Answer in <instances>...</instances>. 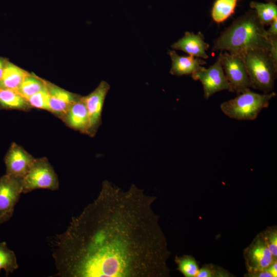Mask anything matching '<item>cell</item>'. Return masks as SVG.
<instances>
[{"label":"cell","instance_id":"obj_1","mask_svg":"<svg viewBox=\"0 0 277 277\" xmlns=\"http://www.w3.org/2000/svg\"><path fill=\"white\" fill-rule=\"evenodd\" d=\"M132 184L107 180L97 197L56 235L52 256L63 277H168L170 255L153 204Z\"/></svg>","mask_w":277,"mask_h":277},{"label":"cell","instance_id":"obj_2","mask_svg":"<svg viewBox=\"0 0 277 277\" xmlns=\"http://www.w3.org/2000/svg\"><path fill=\"white\" fill-rule=\"evenodd\" d=\"M269 48L266 30L252 9L235 19L213 41L212 50L240 53L258 49L269 51Z\"/></svg>","mask_w":277,"mask_h":277},{"label":"cell","instance_id":"obj_3","mask_svg":"<svg viewBox=\"0 0 277 277\" xmlns=\"http://www.w3.org/2000/svg\"><path fill=\"white\" fill-rule=\"evenodd\" d=\"M240 53L243 58L251 88L265 93L271 92L276 78L277 64L273 61L269 51L258 49Z\"/></svg>","mask_w":277,"mask_h":277},{"label":"cell","instance_id":"obj_4","mask_svg":"<svg viewBox=\"0 0 277 277\" xmlns=\"http://www.w3.org/2000/svg\"><path fill=\"white\" fill-rule=\"evenodd\" d=\"M275 95L272 91L260 94L249 89L223 103L220 107L222 111L231 118L252 121L257 118L263 109L268 107L270 101Z\"/></svg>","mask_w":277,"mask_h":277},{"label":"cell","instance_id":"obj_5","mask_svg":"<svg viewBox=\"0 0 277 277\" xmlns=\"http://www.w3.org/2000/svg\"><path fill=\"white\" fill-rule=\"evenodd\" d=\"M21 182L23 193L38 189L55 191L59 186L57 175L46 157L35 158L29 170Z\"/></svg>","mask_w":277,"mask_h":277},{"label":"cell","instance_id":"obj_6","mask_svg":"<svg viewBox=\"0 0 277 277\" xmlns=\"http://www.w3.org/2000/svg\"><path fill=\"white\" fill-rule=\"evenodd\" d=\"M221 61L231 92L238 94L251 88V85L241 53L221 51Z\"/></svg>","mask_w":277,"mask_h":277},{"label":"cell","instance_id":"obj_7","mask_svg":"<svg viewBox=\"0 0 277 277\" xmlns=\"http://www.w3.org/2000/svg\"><path fill=\"white\" fill-rule=\"evenodd\" d=\"M221 51L216 61L208 68L195 72L191 74L195 81H199L203 88L204 97L208 99L214 93L228 90L231 92L230 85L225 76L221 61Z\"/></svg>","mask_w":277,"mask_h":277},{"label":"cell","instance_id":"obj_8","mask_svg":"<svg viewBox=\"0 0 277 277\" xmlns=\"http://www.w3.org/2000/svg\"><path fill=\"white\" fill-rule=\"evenodd\" d=\"M110 86L102 81L98 86L89 94L82 96L87 108L89 125L87 135L93 137L102 125V112L106 95Z\"/></svg>","mask_w":277,"mask_h":277},{"label":"cell","instance_id":"obj_9","mask_svg":"<svg viewBox=\"0 0 277 277\" xmlns=\"http://www.w3.org/2000/svg\"><path fill=\"white\" fill-rule=\"evenodd\" d=\"M21 193V180L6 174L0 177V221L2 224L12 217Z\"/></svg>","mask_w":277,"mask_h":277},{"label":"cell","instance_id":"obj_10","mask_svg":"<svg viewBox=\"0 0 277 277\" xmlns=\"http://www.w3.org/2000/svg\"><path fill=\"white\" fill-rule=\"evenodd\" d=\"M244 258L248 272L266 270L276 260L260 234L245 250Z\"/></svg>","mask_w":277,"mask_h":277},{"label":"cell","instance_id":"obj_11","mask_svg":"<svg viewBox=\"0 0 277 277\" xmlns=\"http://www.w3.org/2000/svg\"><path fill=\"white\" fill-rule=\"evenodd\" d=\"M34 159L22 146L13 143L4 159L6 174L22 180L29 170Z\"/></svg>","mask_w":277,"mask_h":277},{"label":"cell","instance_id":"obj_12","mask_svg":"<svg viewBox=\"0 0 277 277\" xmlns=\"http://www.w3.org/2000/svg\"><path fill=\"white\" fill-rule=\"evenodd\" d=\"M49 94V111L62 119L81 96L45 81Z\"/></svg>","mask_w":277,"mask_h":277},{"label":"cell","instance_id":"obj_13","mask_svg":"<svg viewBox=\"0 0 277 277\" xmlns=\"http://www.w3.org/2000/svg\"><path fill=\"white\" fill-rule=\"evenodd\" d=\"M209 47V45L204 41V37L201 32L197 34L186 32L183 37L171 45L173 49L182 50L189 55L204 59L209 57L206 53Z\"/></svg>","mask_w":277,"mask_h":277},{"label":"cell","instance_id":"obj_14","mask_svg":"<svg viewBox=\"0 0 277 277\" xmlns=\"http://www.w3.org/2000/svg\"><path fill=\"white\" fill-rule=\"evenodd\" d=\"M66 125L74 130L87 134L89 120L86 106L81 96L62 119Z\"/></svg>","mask_w":277,"mask_h":277},{"label":"cell","instance_id":"obj_15","mask_svg":"<svg viewBox=\"0 0 277 277\" xmlns=\"http://www.w3.org/2000/svg\"><path fill=\"white\" fill-rule=\"evenodd\" d=\"M168 54L172 61L170 73L178 76L183 75L192 74L195 72L202 70L204 67L201 66L206 63L199 57L191 55L181 56L175 51L168 50Z\"/></svg>","mask_w":277,"mask_h":277},{"label":"cell","instance_id":"obj_16","mask_svg":"<svg viewBox=\"0 0 277 277\" xmlns=\"http://www.w3.org/2000/svg\"><path fill=\"white\" fill-rule=\"evenodd\" d=\"M29 74L27 71L8 61L0 80V88L17 92L24 80Z\"/></svg>","mask_w":277,"mask_h":277},{"label":"cell","instance_id":"obj_17","mask_svg":"<svg viewBox=\"0 0 277 277\" xmlns=\"http://www.w3.org/2000/svg\"><path fill=\"white\" fill-rule=\"evenodd\" d=\"M31 107L17 91L0 88V109L27 111Z\"/></svg>","mask_w":277,"mask_h":277},{"label":"cell","instance_id":"obj_18","mask_svg":"<svg viewBox=\"0 0 277 277\" xmlns=\"http://www.w3.org/2000/svg\"><path fill=\"white\" fill-rule=\"evenodd\" d=\"M240 0H215L211 10V17L216 23L227 19L235 12V8Z\"/></svg>","mask_w":277,"mask_h":277},{"label":"cell","instance_id":"obj_19","mask_svg":"<svg viewBox=\"0 0 277 277\" xmlns=\"http://www.w3.org/2000/svg\"><path fill=\"white\" fill-rule=\"evenodd\" d=\"M250 8L254 10L259 19L264 25H270L277 19V6L275 3L266 2V3L251 2Z\"/></svg>","mask_w":277,"mask_h":277},{"label":"cell","instance_id":"obj_20","mask_svg":"<svg viewBox=\"0 0 277 277\" xmlns=\"http://www.w3.org/2000/svg\"><path fill=\"white\" fill-rule=\"evenodd\" d=\"M45 80L30 74L19 86L17 92L27 100L30 96L45 88Z\"/></svg>","mask_w":277,"mask_h":277},{"label":"cell","instance_id":"obj_21","mask_svg":"<svg viewBox=\"0 0 277 277\" xmlns=\"http://www.w3.org/2000/svg\"><path fill=\"white\" fill-rule=\"evenodd\" d=\"M18 267L14 252L8 248L6 242L0 243V272L4 270L8 275L13 272Z\"/></svg>","mask_w":277,"mask_h":277},{"label":"cell","instance_id":"obj_22","mask_svg":"<svg viewBox=\"0 0 277 277\" xmlns=\"http://www.w3.org/2000/svg\"><path fill=\"white\" fill-rule=\"evenodd\" d=\"M175 262L177 265V270L185 277H196L199 267L196 260L191 255L185 254L176 256Z\"/></svg>","mask_w":277,"mask_h":277},{"label":"cell","instance_id":"obj_23","mask_svg":"<svg viewBox=\"0 0 277 277\" xmlns=\"http://www.w3.org/2000/svg\"><path fill=\"white\" fill-rule=\"evenodd\" d=\"M27 100L31 107L49 111V94L46 87L30 96Z\"/></svg>","mask_w":277,"mask_h":277},{"label":"cell","instance_id":"obj_24","mask_svg":"<svg viewBox=\"0 0 277 277\" xmlns=\"http://www.w3.org/2000/svg\"><path fill=\"white\" fill-rule=\"evenodd\" d=\"M260 235L274 257L277 256V230L276 227L265 230Z\"/></svg>","mask_w":277,"mask_h":277},{"label":"cell","instance_id":"obj_25","mask_svg":"<svg viewBox=\"0 0 277 277\" xmlns=\"http://www.w3.org/2000/svg\"><path fill=\"white\" fill-rule=\"evenodd\" d=\"M229 276L227 271L222 268L209 264L203 266L199 269L196 277H224Z\"/></svg>","mask_w":277,"mask_h":277},{"label":"cell","instance_id":"obj_26","mask_svg":"<svg viewBox=\"0 0 277 277\" xmlns=\"http://www.w3.org/2000/svg\"><path fill=\"white\" fill-rule=\"evenodd\" d=\"M270 48L269 52L273 61L277 64V37H269Z\"/></svg>","mask_w":277,"mask_h":277},{"label":"cell","instance_id":"obj_27","mask_svg":"<svg viewBox=\"0 0 277 277\" xmlns=\"http://www.w3.org/2000/svg\"><path fill=\"white\" fill-rule=\"evenodd\" d=\"M247 275L251 277H272L267 269L248 272Z\"/></svg>","mask_w":277,"mask_h":277},{"label":"cell","instance_id":"obj_28","mask_svg":"<svg viewBox=\"0 0 277 277\" xmlns=\"http://www.w3.org/2000/svg\"><path fill=\"white\" fill-rule=\"evenodd\" d=\"M266 33L269 37H277V19L274 20L270 25Z\"/></svg>","mask_w":277,"mask_h":277},{"label":"cell","instance_id":"obj_29","mask_svg":"<svg viewBox=\"0 0 277 277\" xmlns=\"http://www.w3.org/2000/svg\"><path fill=\"white\" fill-rule=\"evenodd\" d=\"M272 277L277 276V261H274L273 263L267 269Z\"/></svg>","mask_w":277,"mask_h":277},{"label":"cell","instance_id":"obj_30","mask_svg":"<svg viewBox=\"0 0 277 277\" xmlns=\"http://www.w3.org/2000/svg\"><path fill=\"white\" fill-rule=\"evenodd\" d=\"M7 61L8 60L6 59L0 57V80L2 76Z\"/></svg>","mask_w":277,"mask_h":277},{"label":"cell","instance_id":"obj_31","mask_svg":"<svg viewBox=\"0 0 277 277\" xmlns=\"http://www.w3.org/2000/svg\"><path fill=\"white\" fill-rule=\"evenodd\" d=\"M266 2H271L275 3L277 2V0H265Z\"/></svg>","mask_w":277,"mask_h":277},{"label":"cell","instance_id":"obj_32","mask_svg":"<svg viewBox=\"0 0 277 277\" xmlns=\"http://www.w3.org/2000/svg\"><path fill=\"white\" fill-rule=\"evenodd\" d=\"M2 224V223H1V221H0V224Z\"/></svg>","mask_w":277,"mask_h":277}]
</instances>
